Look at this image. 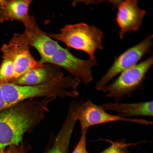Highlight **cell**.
Masks as SVG:
<instances>
[{
  "instance_id": "1",
  "label": "cell",
  "mask_w": 153,
  "mask_h": 153,
  "mask_svg": "<svg viewBox=\"0 0 153 153\" xmlns=\"http://www.w3.org/2000/svg\"><path fill=\"white\" fill-rule=\"evenodd\" d=\"M53 98L24 101L0 112V150L23 142L24 135L30 132L45 117L48 106Z\"/></svg>"
},
{
  "instance_id": "2",
  "label": "cell",
  "mask_w": 153,
  "mask_h": 153,
  "mask_svg": "<svg viewBox=\"0 0 153 153\" xmlns=\"http://www.w3.org/2000/svg\"><path fill=\"white\" fill-rule=\"evenodd\" d=\"M75 86L69 75L50 82L36 85H20L8 82L0 84V89L7 108L28 99L36 98H73Z\"/></svg>"
},
{
  "instance_id": "3",
  "label": "cell",
  "mask_w": 153,
  "mask_h": 153,
  "mask_svg": "<svg viewBox=\"0 0 153 153\" xmlns=\"http://www.w3.org/2000/svg\"><path fill=\"white\" fill-rule=\"evenodd\" d=\"M47 34L69 48L84 52L92 59L96 60L95 51L103 48V32L95 26L86 23L67 25L61 29L60 33Z\"/></svg>"
},
{
  "instance_id": "4",
  "label": "cell",
  "mask_w": 153,
  "mask_h": 153,
  "mask_svg": "<svg viewBox=\"0 0 153 153\" xmlns=\"http://www.w3.org/2000/svg\"><path fill=\"white\" fill-rule=\"evenodd\" d=\"M152 64V56L122 72L116 80L103 86L100 91L106 93V97L112 98L117 102L123 97L132 92L141 86Z\"/></svg>"
},
{
  "instance_id": "5",
  "label": "cell",
  "mask_w": 153,
  "mask_h": 153,
  "mask_svg": "<svg viewBox=\"0 0 153 153\" xmlns=\"http://www.w3.org/2000/svg\"><path fill=\"white\" fill-rule=\"evenodd\" d=\"M29 47L21 34L15 33L8 43L4 44L1 47L3 55L8 58L12 62L14 79L42 65L31 54Z\"/></svg>"
},
{
  "instance_id": "6",
  "label": "cell",
  "mask_w": 153,
  "mask_h": 153,
  "mask_svg": "<svg viewBox=\"0 0 153 153\" xmlns=\"http://www.w3.org/2000/svg\"><path fill=\"white\" fill-rule=\"evenodd\" d=\"M152 35H149L143 40L124 52L114 60L107 71L97 82L96 90L101 89L114 77L125 70L137 64L148 52L152 44Z\"/></svg>"
},
{
  "instance_id": "7",
  "label": "cell",
  "mask_w": 153,
  "mask_h": 153,
  "mask_svg": "<svg viewBox=\"0 0 153 153\" xmlns=\"http://www.w3.org/2000/svg\"><path fill=\"white\" fill-rule=\"evenodd\" d=\"M77 120L79 122L81 128H88L95 125L116 121H124L144 124V119H132L120 117L107 112L102 106L96 104L88 99L80 101Z\"/></svg>"
},
{
  "instance_id": "8",
  "label": "cell",
  "mask_w": 153,
  "mask_h": 153,
  "mask_svg": "<svg viewBox=\"0 0 153 153\" xmlns=\"http://www.w3.org/2000/svg\"><path fill=\"white\" fill-rule=\"evenodd\" d=\"M146 11L135 0H126L119 5L116 20L120 27L119 37L122 39L127 33L138 31L142 25Z\"/></svg>"
},
{
  "instance_id": "9",
  "label": "cell",
  "mask_w": 153,
  "mask_h": 153,
  "mask_svg": "<svg viewBox=\"0 0 153 153\" xmlns=\"http://www.w3.org/2000/svg\"><path fill=\"white\" fill-rule=\"evenodd\" d=\"M21 35L29 46L33 47L37 51L40 56L39 61L41 62L50 57L60 46L57 41L40 29L35 19L25 27V30Z\"/></svg>"
},
{
  "instance_id": "10",
  "label": "cell",
  "mask_w": 153,
  "mask_h": 153,
  "mask_svg": "<svg viewBox=\"0 0 153 153\" xmlns=\"http://www.w3.org/2000/svg\"><path fill=\"white\" fill-rule=\"evenodd\" d=\"M63 76L60 67L47 63L29 71L9 83L20 85H36L47 83Z\"/></svg>"
},
{
  "instance_id": "11",
  "label": "cell",
  "mask_w": 153,
  "mask_h": 153,
  "mask_svg": "<svg viewBox=\"0 0 153 153\" xmlns=\"http://www.w3.org/2000/svg\"><path fill=\"white\" fill-rule=\"evenodd\" d=\"M31 0H4L2 10L3 22L5 20L19 21L25 27L34 18L29 14V8Z\"/></svg>"
},
{
  "instance_id": "12",
  "label": "cell",
  "mask_w": 153,
  "mask_h": 153,
  "mask_svg": "<svg viewBox=\"0 0 153 153\" xmlns=\"http://www.w3.org/2000/svg\"><path fill=\"white\" fill-rule=\"evenodd\" d=\"M106 110L116 112L121 117L153 116V101L131 103H109L102 105Z\"/></svg>"
},
{
  "instance_id": "13",
  "label": "cell",
  "mask_w": 153,
  "mask_h": 153,
  "mask_svg": "<svg viewBox=\"0 0 153 153\" xmlns=\"http://www.w3.org/2000/svg\"><path fill=\"white\" fill-rule=\"evenodd\" d=\"M14 67L11 60L3 55V60L0 65V84L9 82L14 79Z\"/></svg>"
},
{
  "instance_id": "14",
  "label": "cell",
  "mask_w": 153,
  "mask_h": 153,
  "mask_svg": "<svg viewBox=\"0 0 153 153\" xmlns=\"http://www.w3.org/2000/svg\"><path fill=\"white\" fill-rule=\"evenodd\" d=\"M109 142L111 144L109 146L98 153H127L128 151V147L133 144L126 143L123 141L114 142L109 141Z\"/></svg>"
},
{
  "instance_id": "15",
  "label": "cell",
  "mask_w": 153,
  "mask_h": 153,
  "mask_svg": "<svg viewBox=\"0 0 153 153\" xmlns=\"http://www.w3.org/2000/svg\"><path fill=\"white\" fill-rule=\"evenodd\" d=\"M80 139L72 153H88L86 149V139L87 129L81 128Z\"/></svg>"
},
{
  "instance_id": "16",
  "label": "cell",
  "mask_w": 153,
  "mask_h": 153,
  "mask_svg": "<svg viewBox=\"0 0 153 153\" xmlns=\"http://www.w3.org/2000/svg\"><path fill=\"white\" fill-rule=\"evenodd\" d=\"M31 147L23 142L18 144H10L4 150L5 153H28Z\"/></svg>"
},
{
  "instance_id": "17",
  "label": "cell",
  "mask_w": 153,
  "mask_h": 153,
  "mask_svg": "<svg viewBox=\"0 0 153 153\" xmlns=\"http://www.w3.org/2000/svg\"><path fill=\"white\" fill-rule=\"evenodd\" d=\"M0 153H5V151L3 152L0 150Z\"/></svg>"
},
{
  "instance_id": "18",
  "label": "cell",
  "mask_w": 153,
  "mask_h": 153,
  "mask_svg": "<svg viewBox=\"0 0 153 153\" xmlns=\"http://www.w3.org/2000/svg\"><path fill=\"white\" fill-rule=\"evenodd\" d=\"M127 153H130L128 151Z\"/></svg>"
}]
</instances>
